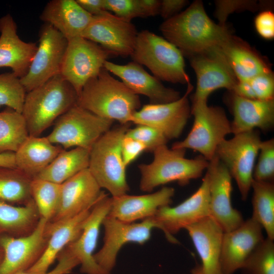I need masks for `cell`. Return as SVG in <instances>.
I'll use <instances>...</instances> for the list:
<instances>
[{"instance_id":"6da1fadb","label":"cell","mask_w":274,"mask_h":274,"mask_svg":"<svg viewBox=\"0 0 274 274\" xmlns=\"http://www.w3.org/2000/svg\"><path fill=\"white\" fill-rule=\"evenodd\" d=\"M160 30L166 40L187 57L221 47L232 35L226 25L217 24L209 17L203 2L199 0L165 20L160 26Z\"/></svg>"},{"instance_id":"7a4b0ae2","label":"cell","mask_w":274,"mask_h":274,"mask_svg":"<svg viewBox=\"0 0 274 274\" xmlns=\"http://www.w3.org/2000/svg\"><path fill=\"white\" fill-rule=\"evenodd\" d=\"M77 105L99 117L125 124L131 123L132 115L141 103L139 95L103 67L84 86Z\"/></svg>"},{"instance_id":"3957f363","label":"cell","mask_w":274,"mask_h":274,"mask_svg":"<svg viewBox=\"0 0 274 274\" xmlns=\"http://www.w3.org/2000/svg\"><path fill=\"white\" fill-rule=\"evenodd\" d=\"M74 87L59 74L26 92L22 114L29 135L40 136L62 114L77 104Z\"/></svg>"},{"instance_id":"277c9868","label":"cell","mask_w":274,"mask_h":274,"mask_svg":"<svg viewBox=\"0 0 274 274\" xmlns=\"http://www.w3.org/2000/svg\"><path fill=\"white\" fill-rule=\"evenodd\" d=\"M130 124L112 127L90 150L88 169L100 188L108 190L113 197L127 194L129 191L121 143Z\"/></svg>"},{"instance_id":"5b68a950","label":"cell","mask_w":274,"mask_h":274,"mask_svg":"<svg viewBox=\"0 0 274 274\" xmlns=\"http://www.w3.org/2000/svg\"><path fill=\"white\" fill-rule=\"evenodd\" d=\"M186 150L169 149L166 144L156 149L151 163L138 166L141 174V190L151 192L158 186L173 182L185 185L191 180L200 177L208 168L209 161L202 156L186 158Z\"/></svg>"},{"instance_id":"8992f818","label":"cell","mask_w":274,"mask_h":274,"mask_svg":"<svg viewBox=\"0 0 274 274\" xmlns=\"http://www.w3.org/2000/svg\"><path fill=\"white\" fill-rule=\"evenodd\" d=\"M131 56L133 61L147 67L159 80L191 83L181 51L166 39L148 30L138 33Z\"/></svg>"},{"instance_id":"52a82bcc","label":"cell","mask_w":274,"mask_h":274,"mask_svg":"<svg viewBox=\"0 0 274 274\" xmlns=\"http://www.w3.org/2000/svg\"><path fill=\"white\" fill-rule=\"evenodd\" d=\"M207 101L192 103V128L186 138L174 143L172 148L197 151L209 161L216 155L219 144L231 133V128L224 110L219 107L209 106Z\"/></svg>"},{"instance_id":"ba28073f","label":"cell","mask_w":274,"mask_h":274,"mask_svg":"<svg viewBox=\"0 0 274 274\" xmlns=\"http://www.w3.org/2000/svg\"><path fill=\"white\" fill-rule=\"evenodd\" d=\"M113 122L76 105L55 121L47 138L64 150L80 147L90 150L100 136L112 128Z\"/></svg>"},{"instance_id":"9c48e42d","label":"cell","mask_w":274,"mask_h":274,"mask_svg":"<svg viewBox=\"0 0 274 274\" xmlns=\"http://www.w3.org/2000/svg\"><path fill=\"white\" fill-rule=\"evenodd\" d=\"M262 141L257 129L234 134L218 146L216 155L235 181L242 200L251 189L256 159Z\"/></svg>"},{"instance_id":"30bf717a","label":"cell","mask_w":274,"mask_h":274,"mask_svg":"<svg viewBox=\"0 0 274 274\" xmlns=\"http://www.w3.org/2000/svg\"><path fill=\"white\" fill-rule=\"evenodd\" d=\"M60 75L74 87L78 96L85 84L96 77L112 53L82 37L67 41Z\"/></svg>"},{"instance_id":"8fae6325","label":"cell","mask_w":274,"mask_h":274,"mask_svg":"<svg viewBox=\"0 0 274 274\" xmlns=\"http://www.w3.org/2000/svg\"><path fill=\"white\" fill-rule=\"evenodd\" d=\"M67 42L50 24L42 27L37 51L26 74L20 78L26 92L60 74Z\"/></svg>"},{"instance_id":"7c38bea8","label":"cell","mask_w":274,"mask_h":274,"mask_svg":"<svg viewBox=\"0 0 274 274\" xmlns=\"http://www.w3.org/2000/svg\"><path fill=\"white\" fill-rule=\"evenodd\" d=\"M197 78L192 103L208 100L210 94L219 88L232 92L238 80L220 47H216L188 57Z\"/></svg>"},{"instance_id":"4fadbf2b","label":"cell","mask_w":274,"mask_h":274,"mask_svg":"<svg viewBox=\"0 0 274 274\" xmlns=\"http://www.w3.org/2000/svg\"><path fill=\"white\" fill-rule=\"evenodd\" d=\"M48 221L40 218L29 234L13 237L0 236L3 256L0 262V274H16L26 271L40 259L49 238L47 230Z\"/></svg>"},{"instance_id":"5bb4252c","label":"cell","mask_w":274,"mask_h":274,"mask_svg":"<svg viewBox=\"0 0 274 274\" xmlns=\"http://www.w3.org/2000/svg\"><path fill=\"white\" fill-rule=\"evenodd\" d=\"M102 225L104 228V244L94 254V258L100 267L109 272L114 268L118 254L124 245L129 243L143 245L150 239L152 229L158 228L152 217L139 223H128L107 215Z\"/></svg>"},{"instance_id":"9a60e30c","label":"cell","mask_w":274,"mask_h":274,"mask_svg":"<svg viewBox=\"0 0 274 274\" xmlns=\"http://www.w3.org/2000/svg\"><path fill=\"white\" fill-rule=\"evenodd\" d=\"M209 216V183L206 173L199 187L190 197L174 207L160 208L152 218L166 239L176 244L178 241L174 234Z\"/></svg>"},{"instance_id":"2e32d148","label":"cell","mask_w":274,"mask_h":274,"mask_svg":"<svg viewBox=\"0 0 274 274\" xmlns=\"http://www.w3.org/2000/svg\"><path fill=\"white\" fill-rule=\"evenodd\" d=\"M138 32L131 22L109 11L93 16L81 37L106 49L114 56H131Z\"/></svg>"},{"instance_id":"e0dca14e","label":"cell","mask_w":274,"mask_h":274,"mask_svg":"<svg viewBox=\"0 0 274 274\" xmlns=\"http://www.w3.org/2000/svg\"><path fill=\"white\" fill-rule=\"evenodd\" d=\"M207 170L209 183L210 216L224 232L231 231L245 221L241 213L232 205V177L216 155L209 161Z\"/></svg>"},{"instance_id":"ac0fdd59","label":"cell","mask_w":274,"mask_h":274,"mask_svg":"<svg viewBox=\"0 0 274 274\" xmlns=\"http://www.w3.org/2000/svg\"><path fill=\"white\" fill-rule=\"evenodd\" d=\"M193 86L190 83L183 96L177 100L165 104H149L135 111L131 123L146 125L160 131L169 140L182 134L191 114L188 96Z\"/></svg>"},{"instance_id":"d6986e66","label":"cell","mask_w":274,"mask_h":274,"mask_svg":"<svg viewBox=\"0 0 274 274\" xmlns=\"http://www.w3.org/2000/svg\"><path fill=\"white\" fill-rule=\"evenodd\" d=\"M105 194L88 168L82 170L61 184L59 204L49 222L66 220L91 209Z\"/></svg>"},{"instance_id":"ffe728a7","label":"cell","mask_w":274,"mask_h":274,"mask_svg":"<svg viewBox=\"0 0 274 274\" xmlns=\"http://www.w3.org/2000/svg\"><path fill=\"white\" fill-rule=\"evenodd\" d=\"M111 202L112 197L105 193L91 208L79 237L66 247L78 260L80 271L84 274H111L95 261L94 251L100 227L109 214Z\"/></svg>"},{"instance_id":"44dd1931","label":"cell","mask_w":274,"mask_h":274,"mask_svg":"<svg viewBox=\"0 0 274 274\" xmlns=\"http://www.w3.org/2000/svg\"><path fill=\"white\" fill-rule=\"evenodd\" d=\"M264 239L262 226L252 218L224 233L220 263L221 274H233Z\"/></svg>"},{"instance_id":"7402d4cb","label":"cell","mask_w":274,"mask_h":274,"mask_svg":"<svg viewBox=\"0 0 274 274\" xmlns=\"http://www.w3.org/2000/svg\"><path fill=\"white\" fill-rule=\"evenodd\" d=\"M104 67L119 77L133 92L146 96L150 104L168 103L181 97L179 91L164 86L159 79L150 75L141 65L133 61L119 65L107 60Z\"/></svg>"},{"instance_id":"603a6c76","label":"cell","mask_w":274,"mask_h":274,"mask_svg":"<svg viewBox=\"0 0 274 274\" xmlns=\"http://www.w3.org/2000/svg\"><path fill=\"white\" fill-rule=\"evenodd\" d=\"M175 193L174 188L165 186L158 191L147 194H126L112 197L111 208L108 215L128 223L151 218L159 209L169 206Z\"/></svg>"},{"instance_id":"cb8c5ba5","label":"cell","mask_w":274,"mask_h":274,"mask_svg":"<svg viewBox=\"0 0 274 274\" xmlns=\"http://www.w3.org/2000/svg\"><path fill=\"white\" fill-rule=\"evenodd\" d=\"M0 67L11 68L12 72L21 78L26 74L38 46L19 38L16 24L10 14L0 18Z\"/></svg>"},{"instance_id":"d4e9b609","label":"cell","mask_w":274,"mask_h":274,"mask_svg":"<svg viewBox=\"0 0 274 274\" xmlns=\"http://www.w3.org/2000/svg\"><path fill=\"white\" fill-rule=\"evenodd\" d=\"M201 261L205 274H221L220 254L224 231L211 217L208 216L185 229Z\"/></svg>"},{"instance_id":"484cf974","label":"cell","mask_w":274,"mask_h":274,"mask_svg":"<svg viewBox=\"0 0 274 274\" xmlns=\"http://www.w3.org/2000/svg\"><path fill=\"white\" fill-rule=\"evenodd\" d=\"M91 209L61 221L55 223L48 222L47 230L49 238L46 248L40 259L26 271L33 274L47 272L60 252L79 237Z\"/></svg>"},{"instance_id":"4316f807","label":"cell","mask_w":274,"mask_h":274,"mask_svg":"<svg viewBox=\"0 0 274 274\" xmlns=\"http://www.w3.org/2000/svg\"><path fill=\"white\" fill-rule=\"evenodd\" d=\"M93 16L76 0H52L47 4L40 19L52 25L68 41L81 37Z\"/></svg>"},{"instance_id":"83f0119b","label":"cell","mask_w":274,"mask_h":274,"mask_svg":"<svg viewBox=\"0 0 274 274\" xmlns=\"http://www.w3.org/2000/svg\"><path fill=\"white\" fill-rule=\"evenodd\" d=\"M233 134L259 128L267 130L274 124V99L261 100L245 98L233 93Z\"/></svg>"},{"instance_id":"f1b7e54d","label":"cell","mask_w":274,"mask_h":274,"mask_svg":"<svg viewBox=\"0 0 274 274\" xmlns=\"http://www.w3.org/2000/svg\"><path fill=\"white\" fill-rule=\"evenodd\" d=\"M220 47L238 81H248L258 75L272 72L263 56L232 34Z\"/></svg>"},{"instance_id":"f546056e","label":"cell","mask_w":274,"mask_h":274,"mask_svg":"<svg viewBox=\"0 0 274 274\" xmlns=\"http://www.w3.org/2000/svg\"><path fill=\"white\" fill-rule=\"evenodd\" d=\"M64 149L47 136L29 135L15 153L17 168L33 179Z\"/></svg>"},{"instance_id":"4dcf8cb0","label":"cell","mask_w":274,"mask_h":274,"mask_svg":"<svg viewBox=\"0 0 274 274\" xmlns=\"http://www.w3.org/2000/svg\"><path fill=\"white\" fill-rule=\"evenodd\" d=\"M40 219L33 199L21 206L0 200V236L28 235L35 229Z\"/></svg>"},{"instance_id":"1f68e13d","label":"cell","mask_w":274,"mask_h":274,"mask_svg":"<svg viewBox=\"0 0 274 274\" xmlns=\"http://www.w3.org/2000/svg\"><path fill=\"white\" fill-rule=\"evenodd\" d=\"M89 155L90 150L80 147L69 150H63L33 179L61 184L79 172L88 168Z\"/></svg>"},{"instance_id":"d6a6232c","label":"cell","mask_w":274,"mask_h":274,"mask_svg":"<svg viewBox=\"0 0 274 274\" xmlns=\"http://www.w3.org/2000/svg\"><path fill=\"white\" fill-rule=\"evenodd\" d=\"M252 218L265 231L267 237L274 240V184L273 182L253 180Z\"/></svg>"},{"instance_id":"836d02e7","label":"cell","mask_w":274,"mask_h":274,"mask_svg":"<svg viewBox=\"0 0 274 274\" xmlns=\"http://www.w3.org/2000/svg\"><path fill=\"white\" fill-rule=\"evenodd\" d=\"M32 179L17 168L0 166V200L25 205L32 198Z\"/></svg>"},{"instance_id":"e575fe53","label":"cell","mask_w":274,"mask_h":274,"mask_svg":"<svg viewBox=\"0 0 274 274\" xmlns=\"http://www.w3.org/2000/svg\"><path fill=\"white\" fill-rule=\"evenodd\" d=\"M28 136L22 113L13 110L0 112V153H15Z\"/></svg>"},{"instance_id":"d590c367","label":"cell","mask_w":274,"mask_h":274,"mask_svg":"<svg viewBox=\"0 0 274 274\" xmlns=\"http://www.w3.org/2000/svg\"><path fill=\"white\" fill-rule=\"evenodd\" d=\"M61 184L47 180L33 179L30 184L32 198L37 208L40 218L49 222L59 204Z\"/></svg>"},{"instance_id":"8d00e7d4","label":"cell","mask_w":274,"mask_h":274,"mask_svg":"<svg viewBox=\"0 0 274 274\" xmlns=\"http://www.w3.org/2000/svg\"><path fill=\"white\" fill-rule=\"evenodd\" d=\"M107 10L118 17L131 21L136 17L159 14L161 1L157 0H105Z\"/></svg>"},{"instance_id":"74e56055","label":"cell","mask_w":274,"mask_h":274,"mask_svg":"<svg viewBox=\"0 0 274 274\" xmlns=\"http://www.w3.org/2000/svg\"><path fill=\"white\" fill-rule=\"evenodd\" d=\"M273 241L264 238L241 268L242 274H274Z\"/></svg>"},{"instance_id":"f35d334b","label":"cell","mask_w":274,"mask_h":274,"mask_svg":"<svg viewBox=\"0 0 274 274\" xmlns=\"http://www.w3.org/2000/svg\"><path fill=\"white\" fill-rule=\"evenodd\" d=\"M26 93L20 78L12 72L0 74V107L21 113Z\"/></svg>"},{"instance_id":"ab89813d","label":"cell","mask_w":274,"mask_h":274,"mask_svg":"<svg viewBox=\"0 0 274 274\" xmlns=\"http://www.w3.org/2000/svg\"><path fill=\"white\" fill-rule=\"evenodd\" d=\"M259 155L253 172V180L270 181L274 177V140L271 139L262 141Z\"/></svg>"},{"instance_id":"60d3db41","label":"cell","mask_w":274,"mask_h":274,"mask_svg":"<svg viewBox=\"0 0 274 274\" xmlns=\"http://www.w3.org/2000/svg\"><path fill=\"white\" fill-rule=\"evenodd\" d=\"M125 135L132 138L146 148V152H152L160 146L166 144L168 141L159 130L146 125H137L133 128H129Z\"/></svg>"},{"instance_id":"b9f144b4","label":"cell","mask_w":274,"mask_h":274,"mask_svg":"<svg viewBox=\"0 0 274 274\" xmlns=\"http://www.w3.org/2000/svg\"><path fill=\"white\" fill-rule=\"evenodd\" d=\"M216 5L215 16L219 21L218 24L225 26L228 16L234 12L244 10L256 11L259 5L256 1H225L215 2Z\"/></svg>"},{"instance_id":"7bdbcfd3","label":"cell","mask_w":274,"mask_h":274,"mask_svg":"<svg viewBox=\"0 0 274 274\" xmlns=\"http://www.w3.org/2000/svg\"><path fill=\"white\" fill-rule=\"evenodd\" d=\"M256 99H273L274 78L272 72L258 75L249 80Z\"/></svg>"},{"instance_id":"ee69618b","label":"cell","mask_w":274,"mask_h":274,"mask_svg":"<svg viewBox=\"0 0 274 274\" xmlns=\"http://www.w3.org/2000/svg\"><path fill=\"white\" fill-rule=\"evenodd\" d=\"M58 263L50 271L42 274H69L78 265L79 262L76 257L65 247L58 254ZM16 274H33L23 271Z\"/></svg>"},{"instance_id":"f6af8a7d","label":"cell","mask_w":274,"mask_h":274,"mask_svg":"<svg viewBox=\"0 0 274 274\" xmlns=\"http://www.w3.org/2000/svg\"><path fill=\"white\" fill-rule=\"evenodd\" d=\"M144 151L146 148L143 144L125 135L121 143V154L126 167Z\"/></svg>"},{"instance_id":"bcb514c9","label":"cell","mask_w":274,"mask_h":274,"mask_svg":"<svg viewBox=\"0 0 274 274\" xmlns=\"http://www.w3.org/2000/svg\"><path fill=\"white\" fill-rule=\"evenodd\" d=\"M254 23L256 31L262 38L267 40L274 38V14L271 11L265 10L258 14Z\"/></svg>"},{"instance_id":"7dc6e473","label":"cell","mask_w":274,"mask_h":274,"mask_svg":"<svg viewBox=\"0 0 274 274\" xmlns=\"http://www.w3.org/2000/svg\"><path fill=\"white\" fill-rule=\"evenodd\" d=\"M185 0H163L161 1L159 14L167 20L178 14L187 4Z\"/></svg>"},{"instance_id":"c3c4849f","label":"cell","mask_w":274,"mask_h":274,"mask_svg":"<svg viewBox=\"0 0 274 274\" xmlns=\"http://www.w3.org/2000/svg\"><path fill=\"white\" fill-rule=\"evenodd\" d=\"M79 5L92 16L98 15L108 11L105 0H76Z\"/></svg>"},{"instance_id":"681fc988","label":"cell","mask_w":274,"mask_h":274,"mask_svg":"<svg viewBox=\"0 0 274 274\" xmlns=\"http://www.w3.org/2000/svg\"><path fill=\"white\" fill-rule=\"evenodd\" d=\"M233 94L239 96L250 99H256L249 80L238 81L234 90Z\"/></svg>"},{"instance_id":"f907efd6","label":"cell","mask_w":274,"mask_h":274,"mask_svg":"<svg viewBox=\"0 0 274 274\" xmlns=\"http://www.w3.org/2000/svg\"><path fill=\"white\" fill-rule=\"evenodd\" d=\"M0 166L17 168L15 163V153L5 152L0 153Z\"/></svg>"},{"instance_id":"816d5d0a","label":"cell","mask_w":274,"mask_h":274,"mask_svg":"<svg viewBox=\"0 0 274 274\" xmlns=\"http://www.w3.org/2000/svg\"><path fill=\"white\" fill-rule=\"evenodd\" d=\"M191 274H205L202 269L200 264L196 265L192 269L191 271Z\"/></svg>"},{"instance_id":"f5cc1de1","label":"cell","mask_w":274,"mask_h":274,"mask_svg":"<svg viewBox=\"0 0 274 274\" xmlns=\"http://www.w3.org/2000/svg\"><path fill=\"white\" fill-rule=\"evenodd\" d=\"M3 250L2 249L1 246L0 245V262L2 261V259L3 258Z\"/></svg>"}]
</instances>
